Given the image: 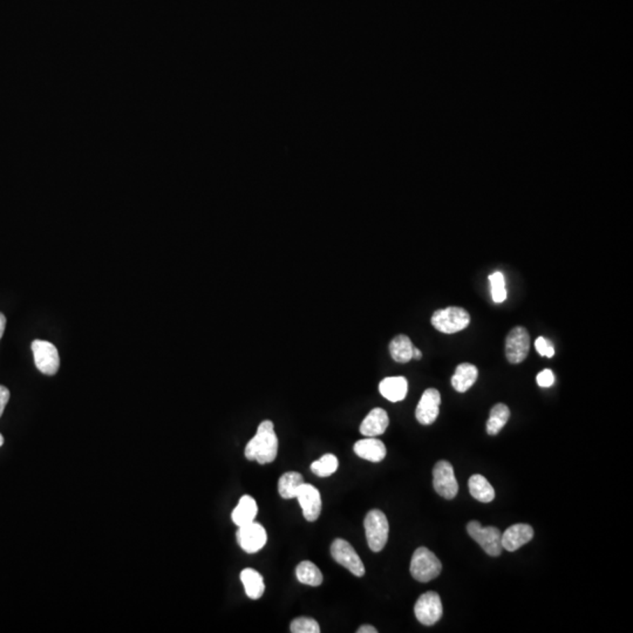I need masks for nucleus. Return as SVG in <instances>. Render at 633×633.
I'll return each mask as SVG.
<instances>
[{"label":"nucleus","mask_w":633,"mask_h":633,"mask_svg":"<svg viewBox=\"0 0 633 633\" xmlns=\"http://www.w3.org/2000/svg\"><path fill=\"white\" fill-rule=\"evenodd\" d=\"M257 512H258V507H257L255 498H251L250 495H244L239 498L238 505L231 514V519L237 527H242V526L253 522L256 519Z\"/></svg>","instance_id":"18"},{"label":"nucleus","mask_w":633,"mask_h":633,"mask_svg":"<svg viewBox=\"0 0 633 633\" xmlns=\"http://www.w3.org/2000/svg\"><path fill=\"white\" fill-rule=\"evenodd\" d=\"M414 345L412 344L410 338L406 334H399L396 338H393L389 344V352H391L392 358L396 360V363L406 364L413 359Z\"/></svg>","instance_id":"22"},{"label":"nucleus","mask_w":633,"mask_h":633,"mask_svg":"<svg viewBox=\"0 0 633 633\" xmlns=\"http://www.w3.org/2000/svg\"><path fill=\"white\" fill-rule=\"evenodd\" d=\"M536 380L539 387H550L555 382V374L551 370H543L537 374Z\"/></svg>","instance_id":"30"},{"label":"nucleus","mask_w":633,"mask_h":633,"mask_svg":"<svg viewBox=\"0 0 633 633\" xmlns=\"http://www.w3.org/2000/svg\"><path fill=\"white\" fill-rule=\"evenodd\" d=\"M357 632H358V633H377L378 630L375 629V627H374V626H372V625H363V626H360V627H359L358 631H357Z\"/></svg>","instance_id":"32"},{"label":"nucleus","mask_w":633,"mask_h":633,"mask_svg":"<svg viewBox=\"0 0 633 633\" xmlns=\"http://www.w3.org/2000/svg\"><path fill=\"white\" fill-rule=\"evenodd\" d=\"M389 425V417L382 408H374L367 414L360 425V433L366 438H375L386 432Z\"/></svg>","instance_id":"15"},{"label":"nucleus","mask_w":633,"mask_h":633,"mask_svg":"<svg viewBox=\"0 0 633 633\" xmlns=\"http://www.w3.org/2000/svg\"><path fill=\"white\" fill-rule=\"evenodd\" d=\"M34 362L38 370L46 375H54L60 366L58 350L54 345L45 341H34L32 343Z\"/></svg>","instance_id":"10"},{"label":"nucleus","mask_w":633,"mask_h":633,"mask_svg":"<svg viewBox=\"0 0 633 633\" xmlns=\"http://www.w3.org/2000/svg\"><path fill=\"white\" fill-rule=\"evenodd\" d=\"M477 377H479V371L472 364H460L455 370L454 375L452 378V386L459 393H465L472 387V385L475 384Z\"/></svg>","instance_id":"19"},{"label":"nucleus","mask_w":633,"mask_h":633,"mask_svg":"<svg viewBox=\"0 0 633 633\" xmlns=\"http://www.w3.org/2000/svg\"><path fill=\"white\" fill-rule=\"evenodd\" d=\"M241 581L246 589V596L249 597L250 600H260V597L263 596L265 584L263 576L260 575L258 571L246 567L241 572Z\"/></svg>","instance_id":"20"},{"label":"nucleus","mask_w":633,"mask_h":633,"mask_svg":"<svg viewBox=\"0 0 633 633\" xmlns=\"http://www.w3.org/2000/svg\"><path fill=\"white\" fill-rule=\"evenodd\" d=\"M468 487L472 498L482 503H489L495 498V491L484 476L472 475L468 481Z\"/></svg>","instance_id":"21"},{"label":"nucleus","mask_w":633,"mask_h":633,"mask_svg":"<svg viewBox=\"0 0 633 633\" xmlns=\"http://www.w3.org/2000/svg\"><path fill=\"white\" fill-rule=\"evenodd\" d=\"M433 484L436 493L446 500H453L458 495V481L449 462L441 460L436 463L433 469Z\"/></svg>","instance_id":"7"},{"label":"nucleus","mask_w":633,"mask_h":633,"mask_svg":"<svg viewBox=\"0 0 633 633\" xmlns=\"http://www.w3.org/2000/svg\"><path fill=\"white\" fill-rule=\"evenodd\" d=\"M434 329L445 334H458L470 324V315L463 308L448 306L434 312L431 318Z\"/></svg>","instance_id":"3"},{"label":"nucleus","mask_w":633,"mask_h":633,"mask_svg":"<svg viewBox=\"0 0 633 633\" xmlns=\"http://www.w3.org/2000/svg\"><path fill=\"white\" fill-rule=\"evenodd\" d=\"M297 579L301 584L310 586H319L322 583V574L319 567L310 560H303L296 567Z\"/></svg>","instance_id":"23"},{"label":"nucleus","mask_w":633,"mask_h":633,"mask_svg":"<svg viewBox=\"0 0 633 633\" xmlns=\"http://www.w3.org/2000/svg\"><path fill=\"white\" fill-rule=\"evenodd\" d=\"M379 391L385 399L391 403L403 401L408 392V381L405 377L385 378L379 385Z\"/></svg>","instance_id":"17"},{"label":"nucleus","mask_w":633,"mask_h":633,"mask_svg":"<svg viewBox=\"0 0 633 633\" xmlns=\"http://www.w3.org/2000/svg\"><path fill=\"white\" fill-rule=\"evenodd\" d=\"M278 453V438L275 432L272 421L265 420L260 422L257 429L256 435L250 440L246 447V458L250 461L258 462L260 465H267L274 462Z\"/></svg>","instance_id":"1"},{"label":"nucleus","mask_w":633,"mask_h":633,"mask_svg":"<svg viewBox=\"0 0 633 633\" xmlns=\"http://www.w3.org/2000/svg\"><path fill=\"white\" fill-rule=\"evenodd\" d=\"M535 348L537 350L538 353L542 355V357H546V358H553L555 355V348H553V343L548 341L546 338L544 337H538L535 341Z\"/></svg>","instance_id":"29"},{"label":"nucleus","mask_w":633,"mask_h":633,"mask_svg":"<svg viewBox=\"0 0 633 633\" xmlns=\"http://www.w3.org/2000/svg\"><path fill=\"white\" fill-rule=\"evenodd\" d=\"M410 575L417 582L427 583L435 579L441 574L442 564L435 553L425 546H420L414 551L410 560Z\"/></svg>","instance_id":"2"},{"label":"nucleus","mask_w":633,"mask_h":633,"mask_svg":"<svg viewBox=\"0 0 633 633\" xmlns=\"http://www.w3.org/2000/svg\"><path fill=\"white\" fill-rule=\"evenodd\" d=\"M534 537V529L529 524H514L502 534L501 544L507 551H516Z\"/></svg>","instance_id":"14"},{"label":"nucleus","mask_w":633,"mask_h":633,"mask_svg":"<svg viewBox=\"0 0 633 633\" xmlns=\"http://www.w3.org/2000/svg\"><path fill=\"white\" fill-rule=\"evenodd\" d=\"M489 283H491V297L495 303H503L507 299V289H505V276L500 271H496L494 274L489 276Z\"/></svg>","instance_id":"27"},{"label":"nucleus","mask_w":633,"mask_h":633,"mask_svg":"<svg viewBox=\"0 0 633 633\" xmlns=\"http://www.w3.org/2000/svg\"><path fill=\"white\" fill-rule=\"evenodd\" d=\"M355 454L359 458L367 460L371 462H380L386 456V447L384 442L375 438H366V439L359 440L355 442L353 447Z\"/></svg>","instance_id":"16"},{"label":"nucleus","mask_w":633,"mask_h":633,"mask_svg":"<svg viewBox=\"0 0 633 633\" xmlns=\"http://www.w3.org/2000/svg\"><path fill=\"white\" fill-rule=\"evenodd\" d=\"M509 417H510V410L509 407L505 403H498L495 405L491 410V417L487 421V433L489 435H498L501 432V429L507 425Z\"/></svg>","instance_id":"25"},{"label":"nucleus","mask_w":633,"mask_h":633,"mask_svg":"<svg viewBox=\"0 0 633 633\" xmlns=\"http://www.w3.org/2000/svg\"><path fill=\"white\" fill-rule=\"evenodd\" d=\"M5 325H6V318H5V315L0 312V339H1L3 334H4Z\"/></svg>","instance_id":"33"},{"label":"nucleus","mask_w":633,"mask_h":633,"mask_svg":"<svg viewBox=\"0 0 633 633\" xmlns=\"http://www.w3.org/2000/svg\"><path fill=\"white\" fill-rule=\"evenodd\" d=\"M331 555L337 563L346 567L357 577H363L365 575L363 560L348 541L341 539V538L334 539L331 546Z\"/></svg>","instance_id":"8"},{"label":"nucleus","mask_w":633,"mask_h":633,"mask_svg":"<svg viewBox=\"0 0 633 633\" xmlns=\"http://www.w3.org/2000/svg\"><path fill=\"white\" fill-rule=\"evenodd\" d=\"M296 498L303 509L305 520L308 522L318 520L322 512V498L317 488L304 482L297 491Z\"/></svg>","instance_id":"12"},{"label":"nucleus","mask_w":633,"mask_h":633,"mask_svg":"<svg viewBox=\"0 0 633 633\" xmlns=\"http://www.w3.org/2000/svg\"><path fill=\"white\" fill-rule=\"evenodd\" d=\"M530 350V336L523 326H516L505 338V357L510 364H520L526 360Z\"/></svg>","instance_id":"6"},{"label":"nucleus","mask_w":633,"mask_h":633,"mask_svg":"<svg viewBox=\"0 0 633 633\" xmlns=\"http://www.w3.org/2000/svg\"><path fill=\"white\" fill-rule=\"evenodd\" d=\"M442 603L438 593L429 591L419 597L414 606L417 620L426 626H432L442 617Z\"/></svg>","instance_id":"9"},{"label":"nucleus","mask_w":633,"mask_h":633,"mask_svg":"<svg viewBox=\"0 0 633 633\" xmlns=\"http://www.w3.org/2000/svg\"><path fill=\"white\" fill-rule=\"evenodd\" d=\"M290 630L292 633H319V624L317 620L310 617H299L293 619Z\"/></svg>","instance_id":"28"},{"label":"nucleus","mask_w":633,"mask_h":633,"mask_svg":"<svg viewBox=\"0 0 633 633\" xmlns=\"http://www.w3.org/2000/svg\"><path fill=\"white\" fill-rule=\"evenodd\" d=\"M3 443H4V438L0 434V447L3 446Z\"/></svg>","instance_id":"35"},{"label":"nucleus","mask_w":633,"mask_h":633,"mask_svg":"<svg viewBox=\"0 0 633 633\" xmlns=\"http://www.w3.org/2000/svg\"><path fill=\"white\" fill-rule=\"evenodd\" d=\"M10 400V391L5 386L0 385V417L4 412L5 407L8 405Z\"/></svg>","instance_id":"31"},{"label":"nucleus","mask_w":633,"mask_h":633,"mask_svg":"<svg viewBox=\"0 0 633 633\" xmlns=\"http://www.w3.org/2000/svg\"><path fill=\"white\" fill-rule=\"evenodd\" d=\"M337 469L338 459L334 454H325L311 465V472L319 477L331 476L337 472Z\"/></svg>","instance_id":"26"},{"label":"nucleus","mask_w":633,"mask_h":633,"mask_svg":"<svg viewBox=\"0 0 633 633\" xmlns=\"http://www.w3.org/2000/svg\"><path fill=\"white\" fill-rule=\"evenodd\" d=\"M365 533H366L367 543L370 549L373 553H379L384 549L388 539L389 526L387 517L384 512L378 509H373L367 514L364 521Z\"/></svg>","instance_id":"4"},{"label":"nucleus","mask_w":633,"mask_h":633,"mask_svg":"<svg viewBox=\"0 0 633 633\" xmlns=\"http://www.w3.org/2000/svg\"><path fill=\"white\" fill-rule=\"evenodd\" d=\"M236 537L239 546L248 553H255L263 549L267 541V531L262 524L257 523L255 521L238 527Z\"/></svg>","instance_id":"11"},{"label":"nucleus","mask_w":633,"mask_h":633,"mask_svg":"<svg viewBox=\"0 0 633 633\" xmlns=\"http://www.w3.org/2000/svg\"><path fill=\"white\" fill-rule=\"evenodd\" d=\"M304 484L303 475L297 472H288L278 481L279 495L285 500L296 498L297 491Z\"/></svg>","instance_id":"24"},{"label":"nucleus","mask_w":633,"mask_h":633,"mask_svg":"<svg viewBox=\"0 0 633 633\" xmlns=\"http://www.w3.org/2000/svg\"><path fill=\"white\" fill-rule=\"evenodd\" d=\"M421 357H422V353H421L420 350H419V348H413V359H417V360H419V359H421Z\"/></svg>","instance_id":"34"},{"label":"nucleus","mask_w":633,"mask_h":633,"mask_svg":"<svg viewBox=\"0 0 633 633\" xmlns=\"http://www.w3.org/2000/svg\"><path fill=\"white\" fill-rule=\"evenodd\" d=\"M469 536L479 543L489 556L498 557L502 553L501 531L495 527H482L477 521L467 524Z\"/></svg>","instance_id":"5"},{"label":"nucleus","mask_w":633,"mask_h":633,"mask_svg":"<svg viewBox=\"0 0 633 633\" xmlns=\"http://www.w3.org/2000/svg\"><path fill=\"white\" fill-rule=\"evenodd\" d=\"M441 396L435 388L424 392L415 410V417L421 425H432L439 417Z\"/></svg>","instance_id":"13"}]
</instances>
